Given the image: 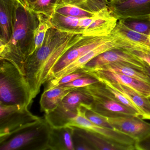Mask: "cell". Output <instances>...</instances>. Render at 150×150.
<instances>
[{
  "label": "cell",
  "instance_id": "6da1fadb",
  "mask_svg": "<svg viewBox=\"0 0 150 150\" xmlns=\"http://www.w3.org/2000/svg\"><path fill=\"white\" fill-rule=\"evenodd\" d=\"M83 35L54 27L48 30L42 46L28 57L25 65L32 100L39 93L42 85L48 81L59 60Z\"/></svg>",
  "mask_w": 150,
  "mask_h": 150
},
{
  "label": "cell",
  "instance_id": "7a4b0ae2",
  "mask_svg": "<svg viewBox=\"0 0 150 150\" xmlns=\"http://www.w3.org/2000/svg\"><path fill=\"white\" fill-rule=\"evenodd\" d=\"M39 23L38 15L17 0L13 34L9 42L0 47V59L11 62L25 76L26 61L32 55Z\"/></svg>",
  "mask_w": 150,
  "mask_h": 150
},
{
  "label": "cell",
  "instance_id": "3957f363",
  "mask_svg": "<svg viewBox=\"0 0 150 150\" xmlns=\"http://www.w3.org/2000/svg\"><path fill=\"white\" fill-rule=\"evenodd\" d=\"M51 22L53 27L59 30L96 36L109 35L115 25V18L106 10H100L92 17H77L55 13Z\"/></svg>",
  "mask_w": 150,
  "mask_h": 150
},
{
  "label": "cell",
  "instance_id": "277c9868",
  "mask_svg": "<svg viewBox=\"0 0 150 150\" xmlns=\"http://www.w3.org/2000/svg\"><path fill=\"white\" fill-rule=\"evenodd\" d=\"M0 61V104L28 108L33 100L26 76L9 61Z\"/></svg>",
  "mask_w": 150,
  "mask_h": 150
},
{
  "label": "cell",
  "instance_id": "5b68a950",
  "mask_svg": "<svg viewBox=\"0 0 150 150\" xmlns=\"http://www.w3.org/2000/svg\"><path fill=\"white\" fill-rule=\"evenodd\" d=\"M51 126L45 118L0 143V150H49Z\"/></svg>",
  "mask_w": 150,
  "mask_h": 150
},
{
  "label": "cell",
  "instance_id": "8992f818",
  "mask_svg": "<svg viewBox=\"0 0 150 150\" xmlns=\"http://www.w3.org/2000/svg\"><path fill=\"white\" fill-rule=\"evenodd\" d=\"M41 118L32 114L28 107L0 104V143Z\"/></svg>",
  "mask_w": 150,
  "mask_h": 150
},
{
  "label": "cell",
  "instance_id": "52a82bcc",
  "mask_svg": "<svg viewBox=\"0 0 150 150\" xmlns=\"http://www.w3.org/2000/svg\"><path fill=\"white\" fill-rule=\"evenodd\" d=\"M93 98L79 88H76L67 95L57 108L45 115V118L51 127L65 126L71 118L78 114V110L84 106L90 109Z\"/></svg>",
  "mask_w": 150,
  "mask_h": 150
},
{
  "label": "cell",
  "instance_id": "ba28073f",
  "mask_svg": "<svg viewBox=\"0 0 150 150\" xmlns=\"http://www.w3.org/2000/svg\"><path fill=\"white\" fill-rule=\"evenodd\" d=\"M113 39L114 38L110 35L105 36L84 35L59 60L53 67L50 78L52 74L59 71L71 63L85 56L92 50Z\"/></svg>",
  "mask_w": 150,
  "mask_h": 150
},
{
  "label": "cell",
  "instance_id": "9c48e42d",
  "mask_svg": "<svg viewBox=\"0 0 150 150\" xmlns=\"http://www.w3.org/2000/svg\"><path fill=\"white\" fill-rule=\"evenodd\" d=\"M86 109H87L84 106H81L78 110L77 115L69 120L67 125L84 129L100 134L116 143L125 145L133 146L136 148L137 142L128 135L114 129L102 127L92 122L85 115Z\"/></svg>",
  "mask_w": 150,
  "mask_h": 150
},
{
  "label": "cell",
  "instance_id": "30bf717a",
  "mask_svg": "<svg viewBox=\"0 0 150 150\" xmlns=\"http://www.w3.org/2000/svg\"><path fill=\"white\" fill-rule=\"evenodd\" d=\"M105 117L114 129L129 136L137 144L150 137V123L140 117L122 115Z\"/></svg>",
  "mask_w": 150,
  "mask_h": 150
},
{
  "label": "cell",
  "instance_id": "8fae6325",
  "mask_svg": "<svg viewBox=\"0 0 150 150\" xmlns=\"http://www.w3.org/2000/svg\"><path fill=\"white\" fill-rule=\"evenodd\" d=\"M79 88L89 95L93 98L90 110L103 116L113 117L129 115L140 117L129 108L105 96L87 89L85 87Z\"/></svg>",
  "mask_w": 150,
  "mask_h": 150
},
{
  "label": "cell",
  "instance_id": "7c38bea8",
  "mask_svg": "<svg viewBox=\"0 0 150 150\" xmlns=\"http://www.w3.org/2000/svg\"><path fill=\"white\" fill-rule=\"evenodd\" d=\"M122 45L118 42L114 38V39L111 41L107 42L96 47L85 56L71 63L59 71L52 74L48 81L45 82L47 83V85L45 88L44 91L50 89L54 84L57 83L64 76L70 74L75 72L83 68L89 61L96 56L107 51L116 48L122 49Z\"/></svg>",
  "mask_w": 150,
  "mask_h": 150
},
{
  "label": "cell",
  "instance_id": "4fadbf2b",
  "mask_svg": "<svg viewBox=\"0 0 150 150\" xmlns=\"http://www.w3.org/2000/svg\"><path fill=\"white\" fill-rule=\"evenodd\" d=\"M114 63L124 64L144 71V61L139 59L127 50L121 48L112 49L100 54L91 59L83 67L94 68Z\"/></svg>",
  "mask_w": 150,
  "mask_h": 150
},
{
  "label": "cell",
  "instance_id": "5bb4252c",
  "mask_svg": "<svg viewBox=\"0 0 150 150\" xmlns=\"http://www.w3.org/2000/svg\"><path fill=\"white\" fill-rule=\"evenodd\" d=\"M110 35L126 50H143L150 52V35L132 30L119 20Z\"/></svg>",
  "mask_w": 150,
  "mask_h": 150
},
{
  "label": "cell",
  "instance_id": "9a60e30c",
  "mask_svg": "<svg viewBox=\"0 0 150 150\" xmlns=\"http://www.w3.org/2000/svg\"><path fill=\"white\" fill-rule=\"evenodd\" d=\"M108 6L119 20H148L150 17V0H125L108 4Z\"/></svg>",
  "mask_w": 150,
  "mask_h": 150
},
{
  "label": "cell",
  "instance_id": "2e32d148",
  "mask_svg": "<svg viewBox=\"0 0 150 150\" xmlns=\"http://www.w3.org/2000/svg\"><path fill=\"white\" fill-rule=\"evenodd\" d=\"M79 71L96 79H103L129 87L146 98H150V84L120 74L83 67Z\"/></svg>",
  "mask_w": 150,
  "mask_h": 150
},
{
  "label": "cell",
  "instance_id": "e0dca14e",
  "mask_svg": "<svg viewBox=\"0 0 150 150\" xmlns=\"http://www.w3.org/2000/svg\"><path fill=\"white\" fill-rule=\"evenodd\" d=\"M17 0H0V47L11 38L16 19Z\"/></svg>",
  "mask_w": 150,
  "mask_h": 150
},
{
  "label": "cell",
  "instance_id": "ac0fdd59",
  "mask_svg": "<svg viewBox=\"0 0 150 150\" xmlns=\"http://www.w3.org/2000/svg\"><path fill=\"white\" fill-rule=\"evenodd\" d=\"M74 132L83 138L93 150H134L133 146L125 145L112 141L103 136L84 129L74 127Z\"/></svg>",
  "mask_w": 150,
  "mask_h": 150
},
{
  "label": "cell",
  "instance_id": "d6986e66",
  "mask_svg": "<svg viewBox=\"0 0 150 150\" xmlns=\"http://www.w3.org/2000/svg\"><path fill=\"white\" fill-rule=\"evenodd\" d=\"M97 80L110 86L128 98L141 111L142 119L150 120V100L149 98L145 97L129 87L117 82H110L103 79Z\"/></svg>",
  "mask_w": 150,
  "mask_h": 150
},
{
  "label": "cell",
  "instance_id": "ffe728a7",
  "mask_svg": "<svg viewBox=\"0 0 150 150\" xmlns=\"http://www.w3.org/2000/svg\"><path fill=\"white\" fill-rule=\"evenodd\" d=\"M74 128L73 126L51 127L48 143L49 150H74Z\"/></svg>",
  "mask_w": 150,
  "mask_h": 150
},
{
  "label": "cell",
  "instance_id": "44dd1931",
  "mask_svg": "<svg viewBox=\"0 0 150 150\" xmlns=\"http://www.w3.org/2000/svg\"><path fill=\"white\" fill-rule=\"evenodd\" d=\"M75 88L63 86L55 87L49 90H45L40 101V109L45 115L54 111L65 96Z\"/></svg>",
  "mask_w": 150,
  "mask_h": 150
},
{
  "label": "cell",
  "instance_id": "7402d4cb",
  "mask_svg": "<svg viewBox=\"0 0 150 150\" xmlns=\"http://www.w3.org/2000/svg\"><path fill=\"white\" fill-rule=\"evenodd\" d=\"M97 70L107 71L123 74L150 84V78L144 71L133 68L129 66L121 63H110L94 67Z\"/></svg>",
  "mask_w": 150,
  "mask_h": 150
},
{
  "label": "cell",
  "instance_id": "603a6c76",
  "mask_svg": "<svg viewBox=\"0 0 150 150\" xmlns=\"http://www.w3.org/2000/svg\"><path fill=\"white\" fill-rule=\"evenodd\" d=\"M38 15L39 17V23L35 31L32 54L42 46L48 30L53 27L51 22V18L44 15Z\"/></svg>",
  "mask_w": 150,
  "mask_h": 150
},
{
  "label": "cell",
  "instance_id": "cb8c5ba5",
  "mask_svg": "<svg viewBox=\"0 0 150 150\" xmlns=\"http://www.w3.org/2000/svg\"><path fill=\"white\" fill-rule=\"evenodd\" d=\"M58 0H36L28 8L37 15L42 14L51 19L55 13Z\"/></svg>",
  "mask_w": 150,
  "mask_h": 150
},
{
  "label": "cell",
  "instance_id": "d4e9b609",
  "mask_svg": "<svg viewBox=\"0 0 150 150\" xmlns=\"http://www.w3.org/2000/svg\"><path fill=\"white\" fill-rule=\"evenodd\" d=\"M55 13L67 16L86 17H92L97 13L90 12L78 6L68 4H58Z\"/></svg>",
  "mask_w": 150,
  "mask_h": 150
},
{
  "label": "cell",
  "instance_id": "484cf974",
  "mask_svg": "<svg viewBox=\"0 0 150 150\" xmlns=\"http://www.w3.org/2000/svg\"><path fill=\"white\" fill-rule=\"evenodd\" d=\"M122 20L123 23L129 28L137 33L150 35V21L147 22L145 20L126 19Z\"/></svg>",
  "mask_w": 150,
  "mask_h": 150
},
{
  "label": "cell",
  "instance_id": "4316f807",
  "mask_svg": "<svg viewBox=\"0 0 150 150\" xmlns=\"http://www.w3.org/2000/svg\"><path fill=\"white\" fill-rule=\"evenodd\" d=\"M99 81L92 76L81 77L74 80L73 81L67 84L61 85L63 86L68 87L72 88H80L99 82Z\"/></svg>",
  "mask_w": 150,
  "mask_h": 150
},
{
  "label": "cell",
  "instance_id": "83f0119b",
  "mask_svg": "<svg viewBox=\"0 0 150 150\" xmlns=\"http://www.w3.org/2000/svg\"><path fill=\"white\" fill-rule=\"evenodd\" d=\"M85 115L90 121L102 127L114 129L113 126L106 120L104 117L99 115L90 109H86L85 112Z\"/></svg>",
  "mask_w": 150,
  "mask_h": 150
},
{
  "label": "cell",
  "instance_id": "f1b7e54d",
  "mask_svg": "<svg viewBox=\"0 0 150 150\" xmlns=\"http://www.w3.org/2000/svg\"><path fill=\"white\" fill-rule=\"evenodd\" d=\"M88 76V74L85 73L81 71H78L75 72L70 74H68V75L63 77L57 83L54 84L50 89L53 88L55 87L61 86V85L71 82V81H74V80L79 79V78H81V77H86V76Z\"/></svg>",
  "mask_w": 150,
  "mask_h": 150
},
{
  "label": "cell",
  "instance_id": "f546056e",
  "mask_svg": "<svg viewBox=\"0 0 150 150\" xmlns=\"http://www.w3.org/2000/svg\"><path fill=\"white\" fill-rule=\"evenodd\" d=\"M74 146V150H93L81 137L76 133H74L73 135Z\"/></svg>",
  "mask_w": 150,
  "mask_h": 150
},
{
  "label": "cell",
  "instance_id": "4dcf8cb0",
  "mask_svg": "<svg viewBox=\"0 0 150 150\" xmlns=\"http://www.w3.org/2000/svg\"><path fill=\"white\" fill-rule=\"evenodd\" d=\"M129 51L132 54L138 58L139 59L148 64L150 66V52L143 50H127Z\"/></svg>",
  "mask_w": 150,
  "mask_h": 150
},
{
  "label": "cell",
  "instance_id": "1f68e13d",
  "mask_svg": "<svg viewBox=\"0 0 150 150\" xmlns=\"http://www.w3.org/2000/svg\"><path fill=\"white\" fill-rule=\"evenodd\" d=\"M87 0H58V4H68L81 6L84 5Z\"/></svg>",
  "mask_w": 150,
  "mask_h": 150
},
{
  "label": "cell",
  "instance_id": "d6a6232c",
  "mask_svg": "<svg viewBox=\"0 0 150 150\" xmlns=\"http://www.w3.org/2000/svg\"><path fill=\"white\" fill-rule=\"evenodd\" d=\"M137 150H150V137L144 141L137 143Z\"/></svg>",
  "mask_w": 150,
  "mask_h": 150
},
{
  "label": "cell",
  "instance_id": "836d02e7",
  "mask_svg": "<svg viewBox=\"0 0 150 150\" xmlns=\"http://www.w3.org/2000/svg\"><path fill=\"white\" fill-rule=\"evenodd\" d=\"M24 6L28 7L30 4L35 2L36 0H19Z\"/></svg>",
  "mask_w": 150,
  "mask_h": 150
},
{
  "label": "cell",
  "instance_id": "e575fe53",
  "mask_svg": "<svg viewBox=\"0 0 150 150\" xmlns=\"http://www.w3.org/2000/svg\"><path fill=\"white\" fill-rule=\"evenodd\" d=\"M144 71L148 75L150 78V66L148 64L145 62L144 68Z\"/></svg>",
  "mask_w": 150,
  "mask_h": 150
},
{
  "label": "cell",
  "instance_id": "d590c367",
  "mask_svg": "<svg viewBox=\"0 0 150 150\" xmlns=\"http://www.w3.org/2000/svg\"><path fill=\"white\" fill-rule=\"evenodd\" d=\"M125 0H108V4H115L125 1Z\"/></svg>",
  "mask_w": 150,
  "mask_h": 150
},
{
  "label": "cell",
  "instance_id": "8d00e7d4",
  "mask_svg": "<svg viewBox=\"0 0 150 150\" xmlns=\"http://www.w3.org/2000/svg\"><path fill=\"white\" fill-rule=\"evenodd\" d=\"M149 20H150V18H149Z\"/></svg>",
  "mask_w": 150,
  "mask_h": 150
},
{
  "label": "cell",
  "instance_id": "74e56055",
  "mask_svg": "<svg viewBox=\"0 0 150 150\" xmlns=\"http://www.w3.org/2000/svg\"><path fill=\"white\" fill-rule=\"evenodd\" d=\"M149 100H150V98H149Z\"/></svg>",
  "mask_w": 150,
  "mask_h": 150
}]
</instances>
